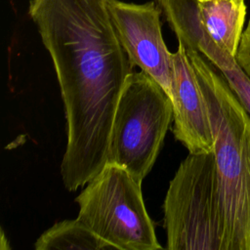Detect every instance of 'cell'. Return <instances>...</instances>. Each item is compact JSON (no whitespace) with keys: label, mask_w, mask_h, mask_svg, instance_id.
<instances>
[{"label":"cell","mask_w":250,"mask_h":250,"mask_svg":"<svg viewBox=\"0 0 250 250\" xmlns=\"http://www.w3.org/2000/svg\"><path fill=\"white\" fill-rule=\"evenodd\" d=\"M173 134L189 153L213 152L214 140L207 105L186 47L173 53Z\"/></svg>","instance_id":"cell-7"},{"label":"cell","mask_w":250,"mask_h":250,"mask_svg":"<svg viewBox=\"0 0 250 250\" xmlns=\"http://www.w3.org/2000/svg\"><path fill=\"white\" fill-rule=\"evenodd\" d=\"M186 49L211 123L225 225L224 250H250V114L224 75L201 54Z\"/></svg>","instance_id":"cell-2"},{"label":"cell","mask_w":250,"mask_h":250,"mask_svg":"<svg viewBox=\"0 0 250 250\" xmlns=\"http://www.w3.org/2000/svg\"><path fill=\"white\" fill-rule=\"evenodd\" d=\"M235 60L245 73L250 77V20L243 30Z\"/></svg>","instance_id":"cell-11"},{"label":"cell","mask_w":250,"mask_h":250,"mask_svg":"<svg viewBox=\"0 0 250 250\" xmlns=\"http://www.w3.org/2000/svg\"><path fill=\"white\" fill-rule=\"evenodd\" d=\"M210 62L224 75L230 89L250 114V77L238 64L235 57L223 51Z\"/></svg>","instance_id":"cell-10"},{"label":"cell","mask_w":250,"mask_h":250,"mask_svg":"<svg viewBox=\"0 0 250 250\" xmlns=\"http://www.w3.org/2000/svg\"><path fill=\"white\" fill-rule=\"evenodd\" d=\"M28 15L57 74L67 136L61 175L64 188L75 191L107 162L116 105L135 65L106 0H30Z\"/></svg>","instance_id":"cell-1"},{"label":"cell","mask_w":250,"mask_h":250,"mask_svg":"<svg viewBox=\"0 0 250 250\" xmlns=\"http://www.w3.org/2000/svg\"><path fill=\"white\" fill-rule=\"evenodd\" d=\"M173 113L171 98L153 78L142 70L131 72L116 105L107 162L126 168L142 183L156 161Z\"/></svg>","instance_id":"cell-4"},{"label":"cell","mask_w":250,"mask_h":250,"mask_svg":"<svg viewBox=\"0 0 250 250\" xmlns=\"http://www.w3.org/2000/svg\"><path fill=\"white\" fill-rule=\"evenodd\" d=\"M34 248L36 250L115 249L78 219L56 223L37 238Z\"/></svg>","instance_id":"cell-9"},{"label":"cell","mask_w":250,"mask_h":250,"mask_svg":"<svg viewBox=\"0 0 250 250\" xmlns=\"http://www.w3.org/2000/svg\"><path fill=\"white\" fill-rule=\"evenodd\" d=\"M167 249L224 250L225 225L213 152L189 153L165 196Z\"/></svg>","instance_id":"cell-3"},{"label":"cell","mask_w":250,"mask_h":250,"mask_svg":"<svg viewBox=\"0 0 250 250\" xmlns=\"http://www.w3.org/2000/svg\"><path fill=\"white\" fill-rule=\"evenodd\" d=\"M79 195L77 219L118 250H157L153 224L146 209L142 183L124 167L106 163Z\"/></svg>","instance_id":"cell-5"},{"label":"cell","mask_w":250,"mask_h":250,"mask_svg":"<svg viewBox=\"0 0 250 250\" xmlns=\"http://www.w3.org/2000/svg\"><path fill=\"white\" fill-rule=\"evenodd\" d=\"M205 29L217 45L235 57L246 17L244 0H197Z\"/></svg>","instance_id":"cell-8"},{"label":"cell","mask_w":250,"mask_h":250,"mask_svg":"<svg viewBox=\"0 0 250 250\" xmlns=\"http://www.w3.org/2000/svg\"><path fill=\"white\" fill-rule=\"evenodd\" d=\"M118 39L135 66L153 78L174 98V64L162 36L160 6L153 1L144 4L106 0Z\"/></svg>","instance_id":"cell-6"}]
</instances>
